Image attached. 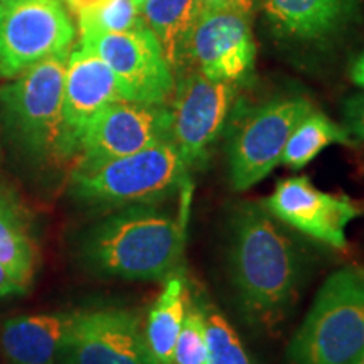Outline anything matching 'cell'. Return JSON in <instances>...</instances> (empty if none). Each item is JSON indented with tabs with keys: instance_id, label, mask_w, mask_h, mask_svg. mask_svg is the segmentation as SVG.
Here are the masks:
<instances>
[{
	"instance_id": "277c9868",
	"label": "cell",
	"mask_w": 364,
	"mask_h": 364,
	"mask_svg": "<svg viewBox=\"0 0 364 364\" xmlns=\"http://www.w3.org/2000/svg\"><path fill=\"white\" fill-rule=\"evenodd\" d=\"M191 169L172 140L88 169H73L68 193L93 209L159 204L191 188Z\"/></svg>"
},
{
	"instance_id": "83f0119b",
	"label": "cell",
	"mask_w": 364,
	"mask_h": 364,
	"mask_svg": "<svg viewBox=\"0 0 364 364\" xmlns=\"http://www.w3.org/2000/svg\"><path fill=\"white\" fill-rule=\"evenodd\" d=\"M351 80L359 88H364V53L359 56L351 66Z\"/></svg>"
},
{
	"instance_id": "cb8c5ba5",
	"label": "cell",
	"mask_w": 364,
	"mask_h": 364,
	"mask_svg": "<svg viewBox=\"0 0 364 364\" xmlns=\"http://www.w3.org/2000/svg\"><path fill=\"white\" fill-rule=\"evenodd\" d=\"M343 117L349 134L364 144V93L351 95L344 100Z\"/></svg>"
},
{
	"instance_id": "4316f807",
	"label": "cell",
	"mask_w": 364,
	"mask_h": 364,
	"mask_svg": "<svg viewBox=\"0 0 364 364\" xmlns=\"http://www.w3.org/2000/svg\"><path fill=\"white\" fill-rule=\"evenodd\" d=\"M65 2L70 6V9L76 16H81V14H86L98 6H102L105 0H65Z\"/></svg>"
},
{
	"instance_id": "2e32d148",
	"label": "cell",
	"mask_w": 364,
	"mask_h": 364,
	"mask_svg": "<svg viewBox=\"0 0 364 364\" xmlns=\"http://www.w3.org/2000/svg\"><path fill=\"white\" fill-rule=\"evenodd\" d=\"M75 312L27 314L0 326V351L7 364H58Z\"/></svg>"
},
{
	"instance_id": "52a82bcc",
	"label": "cell",
	"mask_w": 364,
	"mask_h": 364,
	"mask_svg": "<svg viewBox=\"0 0 364 364\" xmlns=\"http://www.w3.org/2000/svg\"><path fill=\"white\" fill-rule=\"evenodd\" d=\"M312 110L311 100L284 97L273 98L250 112L228 142L231 188L247 191L279 167L295 125Z\"/></svg>"
},
{
	"instance_id": "7c38bea8",
	"label": "cell",
	"mask_w": 364,
	"mask_h": 364,
	"mask_svg": "<svg viewBox=\"0 0 364 364\" xmlns=\"http://www.w3.org/2000/svg\"><path fill=\"white\" fill-rule=\"evenodd\" d=\"M280 223L327 247L344 250L349 223L364 213V204L346 194L317 189L307 176L277 182L275 191L263 201Z\"/></svg>"
},
{
	"instance_id": "7a4b0ae2",
	"label": "cell",
	"mask_w": 364,
	"mask_h": 364,
	"mask_svg": "<svg viewBox=\"0 0 364 364\" xmlns=\"http://www.w3.org/2000/svg\"><path fill=\"white\" fill-rule=\"evenodd\" d=\"M188 206L186 203L177 216L157 204L113 209L80 235L78 260L105 279H167L179 272Z\"/></svg>"
},
{
	"instance_id": "30bf717a",
	"label": "cell",
	"mask_w": 364,
	"mask_h": 364,
	"mask_svg": "<svg viewBox=\"0 0 364 364\" xmlns=\"http://www.w3.org/2000/svg\"><path fill=\"white\" fill-rule=\"evenodd\" d=\"M171 108L166 105H108L86 125L73 169H88L171 140Z\"/></svg>"
},
{
	"instance_id": "8fae6325",
	"label": "cell",
	"mask_w": 364,
	"mask_h": 364,
	"mask_svg": "<svg viewBox=\"0 0 364 364\" xmlns=\"http://www.w3.org/2000/svg\"><path fill=\"white\" fill-rule=\"evenodd\" d=\"M171 140L191 171L206 166L211 149L225 129L235 85L189 73L174 88Z\"/></svg>"
},
{
	"instance_id": "e0dca14e",
	"label": "cell",
	"mask_w": 364,
	"mask_h": 364,
	"mask_svg": "<svg viewBox=\"0 0 364 364\" xmlns=\"http://www.w3.org/2000/svg\"><path fill=\"white\" fill-rule=\"evenodd\" d=\"M38 260V241L29 213L12 191L0 186V263L31 287Z\"/></svg>"
},
{
	"instance_id": "9c48e42d",
	"label": "cell",
	"mask_w": 364,
	"mask_h": 364,
	"mask_svg": "<svg viewBox=\"0 0 364 364\" xmlns=\"http://www.w3.org/2000/svg\"><path fill=\"white\" fill-rule=\"evenodd\" d=\"M58 364H159L145 339L142 318L129 309L75 312Z\"/></svg>"
},
{
	"instance_id": "8992f818",
	"label": "cell",
	"mask_w": 364,
	"mask_h": 364,
	"mask_svg": "<svg viewBox=\"0 0 364 364\" xmlns=\"http://www.w3.org/2000/svg\"><path fill=\"white\" fill-rule=\"evenodd\" d=\"M75 36L61 0L0 4V78L14 80L44 59L71 53Z\"/></svg>"
},
{
	"instance_id": "4dcf8cb0",
	"label": "cell",
	"mask_w": 364,
	"mask_h": 364,
	"mask_svg": "<svg viewBox=\"0 0 364 364\" xmlns=\"http://www.w3.org/2000/svg\"><path fill=\"white\" fill-rule=\"evenodd\" d=\"M6 2H9V0H0V4H6Z\"/></svg>"
},
{
	"instance_id": "7402d4cb",
	"label": "cell",
	"mask_w": 364,
	"mask_h": 364,
	"mask_svg": "<svg viewBox=\"0 0 364 364\" xmlns=\"http://www.w3.org/2000/svg\"><path fill=\"white\" fill-rule=\"evenodd\" d=\"M78 21L80 34L127 33L147 27L134 0H105L102 6L78 16Z\"/></svg>"
},
{
	"instance_id": "5b68a950",
	"label": "cell",
	"mask_w": 364,
	"mask_h": 364,
	"mask_svg": "<svg viewBox=\"0 0 364 364\" xmlns=\"http://www.w3.org/2000/svg\"><path fill=\"white\" fill-rule=\"evenodd\" d=\"M364 353V272L331 273L287 349L290 364H354Z\"/></svg>"
},
{
	"instance_id": "ffe728a7",
	"label": "cell",
	"mask_w": 364,
	"mask_h": 364,
	"mask_svg": "<svg viewBox=\"0 0 364 364\" xmlns=\"http://www.w3.org/2000/svg\"><path fill=\"white\" fill-rule=\"evenodd\" d=\"M354 145L346 127L336 124L326 113L314 108L295 125L282 154L280 166L300 171L329 145Z\"/></svg>"
},
{
	"instance_id": "ba28073f",
	"label": "cell",
	"mask_w": 364,
	"mask_h": 364,
	"mask_svg": "<svg viewBox=\"0 0 364 364\" xmlns=\"http://www.w3.org/2000/svg\"><path fill=\"white\" fill-rule=\"evenodd\" d=\"M80 46L107 63L127 102L166 105L176 88V73L149 27L127 33H83Z\"/></svg>"
},
{
	"instance_id": "44dd1931",
	"label": "cell",
	"mask_w": 364,
	"mask_h": 364,
	"mask_svg": "<svg viewBox=\"0 0 364 364\" xmlns=\"http://www.w3.org/2000/svg\"><path fill=\"white\" fill-rule=\"evenodd\" d=\"M204 316L208 339V364H255L238 332L226 317L206 300H198Z\"/></svg>"
},
{
	"instance_id": "f546056e",
	"label": "cell",
	"mask_w": 364,
	"mask_h": 364,
	"mask_svg": "<svg viewBox=\"0 0 364 364\" xmlns=\"http://www.w3.org/2000/svg\"><path fill=\"white\" fill-rule=\"evenodd\" d=\"M354 364H364V353L361 354V356H359V358H358V361H356V363H354Z\"/></svg>"
},
{
	"instance_id": "484cf974",
	"label": "cell",
	"mask_w": 364,
	"mask_h": 364,
	"mask_svg": "<svg viewBox=\"0 0 364 364\" xmlns=\"http://www.w3.org/2000/svg\"><path fill=\"white\" fill-rule=\"evenodd\" d=\"M27 290H29V287L22 284L21 280H17L14 273L0 263V299L26 294Z\"/></svg>"
},
{
	"instance_id": "4fadbf2b",
	"label": "cell",
	"mask_w": 364,
	"mask_h": 364,
	"mask_svg": "<svg viewBox=\"0 0 364 364\" xmlns=\"http://www.w3.org/2000/svg\"><path fill=\"white\" fill-rule=\"evenodd\" d=\"M257 58L250 16L231 9H203L189 41V59L209 80L240 83Z\"/></svg>"
},
{
	"instance_id": "d4e9b609",
	"label": "cell",
	"mask_w": 364,
	"mask_h": 364,
	"mask_svg": "<svg viewBox=\"0 0 364 364\" xmlns=\"http://www.w3.org/2000/svg\"><path fill=\"white\" fill-rule=\"evenodd\" d=\"M203 9H231L245 16H252L258 0H199Z\"/></svg>"
},
{
	"instance_id": "9a60e30c",
	"label": "cell",
	"mask_w": 364,
	"mask_h": 364,
	"mask_svg": "<svg viewBox=\"0 0 364 364\" xmlns=\"http://www.w3.org/2000/svg\"><path fill=\"white\" fill-rule=\"evenodd\" d=\"M277 34L299 43H329L353 27L361 0H262Z\"/></svg>"
},
{
	"instance_id": "d6986e66",
	"label": "cell",
	"mask_w": 364,
	"mask_h": 364,
	"mask_svg": "<svg viewBox=\"0 0 364 364\" xmlns=\"http://www.w3.org/2000/svg\"><path fill=\"white\" fill-rule=\"evenodd\" d=\"M189 307L188 284L176 272L167 277L161 295L149 311L144 326L145 339L159 364H174V349Z\"/></svg>"
},
{
	"instance_id": "6da1fadb",
	"label": "cell",
	"mask_w": 364,
	"mask_h": 364,
	"mask_svg": "<svg viewBox=\"0 0 364 364\" xmlns=\"http://www.w3.org/2000/svg\"><path fill=\"white\" fill-rule=\"evenodd\" d=\"M228 273L241 317L273 331L289 317L304 279V258L263 203L241 201L228 220Z\"/></svg>"
},
{
	"instance_id": "f1b7e54d",
	"label": "cell",
	"mask_w": 364,
	"mask_h": 364,
	"mask_svg": "<svg viewBox=\"0 0 364 364\" xmlns=\"http://www.w3.org/2000/svg\"><path fill=\"white\" fill-rule=\"evenodd\" d=\"M134 2H135V6L140 9V7H142V6H144V4H145V0H134Z\"/></svg>"
},
{
	"instance_id": "603a6c76",
	"label": "cell",
	"mask_w": 364,
	"mask_h": 364,
	"mask_svg": "<svg viewBox=\"0 0 364 364\" xmlns=\"http://www.w3.org/2000/svg\"><path fill=\"white\" fill-rule=\"evenodd\" d=\"M174 364H208V339L199 302L191 300L174 349Z\"/></svg>"
},
{
	"instance_id": "ac0fdd59",
	"label": "cell",
	"mask_w": 364,
	"mask_h": 364,
	"mask_svg": "<svg viewBox=\"0 0 364 364\" xmlns=\"http://www.w3.org/2000/svg\"><path fill=\"white\" fill-rule=\"evenodd\" d=\"M201 11L199 0H145L140 7L145 26L156 36L174 73L189 59V41Z\"/></svg>"
},
{
	"instance_id": "5bb4252c",
	"label": "cell",
	"mask_w": 364,
	"mask_h": 364,
	"mask_svg": "<svg viewBox=\"0 0 364 364\" xmlns=\"http://www.w3.org/2000/svg\"><path fill=\"white\" fill-rule=\"evenodd\" d=\"M117 102L127 100L107 63L85 46L71 51L63 90V120L73 156H78L86 125L105 107Z\"/></svg>"
},
{
	"instance_id": "3957f363",
	"label": "cell",
	"mask_w": 364,
	"mask_h": 364,
	"mask_svg": "<svg viewBox=\"0 0 364 364\" xmlns=\"http://www.w3.org/2000/svg\"><path fill=\"white\" fill-rule=\"evenodd\" d=\"M68 54L48 58L0 86V127L29 166L73 159L63 120Z\"/></svg>"
}]
</instances>
